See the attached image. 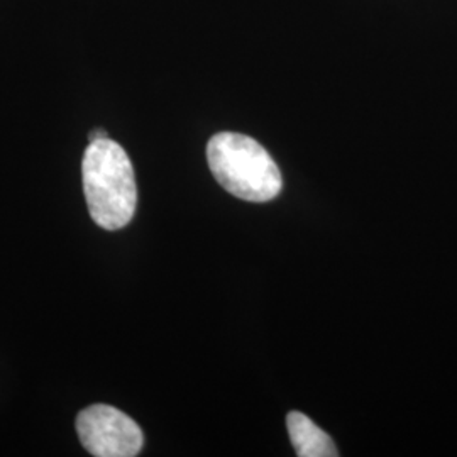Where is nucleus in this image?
Instances as JSON below:
<instances>
[{"mask_svg":"<svg viewBox=\"0 0 457 457\" xmlns=\"http://www.w3.org/2000/svg\"><path fill=\"white\" fill-rule=\"evenodd\" d=\"M82 179L94 222L107 230L126 228L136 213L137 187L124 147L109 137L90 143L83 154Z\"/></svg>","mask_w":457,"mask_h":457,"instance_id":"1","label":"nucleus"},{"mask_svg":"<svg viewBox=\"0 0 457 457\" xmlns=\"http://www.w3.org/2000/svg\"><path fill=\"white\" fill-rule=\"evenodd\" d=\"M207 162L215 180L245 202L264 204L277 198L283 180L277 163L253 137L219 132L207 145Z\"/></svg>","mask_w":457,"mask_h":457,"instance_id":"2","label":"nucleus"},{"mask_svg":"<svg viewBox=\"0 0 457 457\" xmlns=\"http://www.w3.org/2000/svg\"><path fill=\"white\" fill-rule=\"evenodd\" d=\"M77 434L83 447L97 457L137 456L145 436L124 411L109 405H92L77 417Z\"/></svg>","mask_w":457,"mask_h":457,"instance_id":"3","label":"nucleus"},{"mask_svg":"<svg viewBox=\"0 0 457 457\" xmlns=\"http://www.w3.org/2000/svg\"><path fill=\"white\" fill-rule=\"evenodd\" d=\"M288 434L294 444L295 453L300 457L339 456L336 444L320 427L300 411H290L287 417Z\"/></svg>","mask_w":457,"mask_h":457,"instance_id":"4","label":"nucleus"},{"mask_svg":"<svg viewBox=\"0 0 457 457\" xmlns=\"http://www.w3.org/2000/svg\"><path fill=\"white\" fill-rule=\"evenodd\" d=\"M105 137H109V136H107V132L102 131V129H96V131L90 132V136H88L90 143L98 141V139H105Z\"/></svg>","mask_w":457,"mask_h":457,"instance_id":"5","label":"nucleus"}]
</instances>
